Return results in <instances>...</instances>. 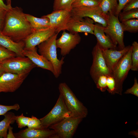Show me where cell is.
Segmentation results:
<instances>
[{"label": "cell", "mask_w": 138, "mask_h": 138, "mask_svg": "<svg viewBox=\"0 0 138 138\" xmlns=\"http://www.w3.org/2000/svg\"><path fill=\"white\" fill-rule=\"evenodd\" d=\"M99 2L100 3L102 0H98Z\"/></svg>", "instance_id": "43"}, {"label": "cell", "mask_w": 138, "mask_h": 138, "mask_svg": "<svg viewBox=\"0 0 138 138\" xmlns=\"http://www.w3.org/2000/svg\"><path fill=\"white\" fill-rule=\"evenodd\" d=\"M83 118L71 116L51 125L55 132V138H71Z\"/></svg>", "instance_id": "8"}, {"label": "cell", "mask_w": 138, "mask_h": 138, "mask_svg": "<svg viewBox=\"0 0 138 138\" xmlns=\"http://www.w3.org/2000/svg\"><path fill=\"white\" fill-rule=\"evenodd\" d=\"M4 116V119L0 122V138H6L8 128L15 121L16 116L13 112H8Z\"/></svg>", "instance_id": "22"}, {"label": "cell", "mask_w": 138, "mask_h": 138, "mask_svg": "<svg viewBox=\"0 0 138 138\" xmlns=\"http://www.w3.org/2000/svg\"><path fill=\"white\" fill-rule=\"evenodd\" d=\"M23 54L37 66L49 71L54 74V70L52 64L43 56L38 54L36 47L29 49L24 48Z\"/></svg>", "instance_id": "16"}, {"label": "cell", "mask_w": 138, "mask_h": 138, "mask_svg": "<svg viewBox=\"0 0 138 138\" xmlns=\"http://www.w3.org/2000/svg\"><path fill=\"white\" fill-rule=\"evenodd\" d=\"M131 46L125 47L123 49L118 50L116 49L101 50L102 55L106 64L112 72L122 57L128 52Z\"/></svg>", "instance_id": "17"}, {"label": "cell", "mask_w": 138, "mask_h": 138, "mask_svg": "<svg viewBox=\"0 0 138 138\" xmlns=\"http://www.w3.org/2000/svg\"><path fill=\"white\" fill-rule=\"evenodd\" d=\"M30 118L24 116L22 113L20 115L15 116V121L18 128L21 129L27 126Z\"/></svg>", "instance_id": "30"}, {"label": "cell", "mask_w": 138, "mask_h": 138, "mask_svg": "<svg viewBox=\"0 0 138 138\" xmlns=\"http://www.w3.org/2000/svg\"><path fill=\"white\" fill-rule=\"evenodd\" d=\"M28 75L5 72L0 77V92H13L20 86Z\"/></svg>", "instance_id": "12"}, {"label": "cell", "mask_w": 138, "mask_h": 138, "mask_svg": "<svg viewBox=\"0 0 138 138\" xmlns=\"http://www.w3.org/2000/svg\"><path fill=\"white\" fill-rule=\"evenodd\" d=\"M59 89L72 116L83 119L86 117L87 109L78 99L67 85L65 83H61L59 85Z\"/></svg>", "instance_id": "3"}, {"label": "cell", "mask_w": 138, "mask_h": 138, "mask_svg": "<svg viewBox=\"0 0 138 138\" xmlns=\"http://www.w3.org/2000/svg\"><path fill=\"white\" fill-rule=\"evenodd\" d=\"M138 8V0H130L125 5L122 9L125 12Z\"/></svg>", "instance_id": "36"}, {"label": "cell", "mask_w": 138, "mask_h": 138, "mask_svg": "<svg viewBox=\"0 0 138 138\" xmlns=\"http://www.w3.org/2000/svg\"><path fill=\"white\" fill-rule=\"evenodd\" d=\"M118 0H102L99 5L103 14L107 15L108 13L114 14L117 7Z\"/></svg>", "instance_id": "23"}, {"label": "cell", "mask_w": 138, "mask_h": 138, "mask_svg": "<svg viewBox=\"0 0 138 138\" xmlns=\"http://www.w3.org/2000/svg\"><path fill=\"white\" fill-rule=\"evenodd\" d=\"M81 39L78 33L72 34L63 31L61 36L56 40V46L60 49L61 55L64 56L80 43Z\"/></svg>", "instance_id": "13"}, {"label": "cell", "mask_w": 138, "mask_h": 138, "mask_svg": "<svg viewBox=\"0 0 138 138\" xmlns=\"http://www.w3.org/2000/svg\"><path fill=\"white\" fill-rule=\"evenodd\" d=\"M33 31L21 8L12 7L7 11L3 34L19 42L24 41Z\"/></svg>", "instance_id": "1"}, {"label": "cell", "mask_w": 138, "mask_h": 138, "mask_svg": "<svg viewBox=\"0 0 138 138\" xmlns=\"http://www.w3.org/2000/svg\"><path fill=\"white\" fill-rule=\"evenodd\" d=\"M94 21L88 17L79 20L72 17L68 24L67 30L72 34L84 32L93 34Z\"/></svg>", "instance_id": "15"}, {"label": "cell", "mask_w": 138, "mask_h": 138, "mask_svg": "<svg viewBox=\"0 0 138 138\" xmlns=\"http://www.w3.org/2000/svg\"><path fill=\"white\" fill-rule=\"evenodd\" d=\"M132 46L128 52L122 57L112 71V76L115 82V93L122 95L123 84L132 66Z\"/></svg>", "instance_id": "4"}, {"label": "cell", "mask_w": 138, "mask_h": 138, "mask_svg": "<svg viewBox=\"0 0 138 138\" xmlns=\"http://www.w3.org/2000/svg\"><path fill=\"white\" fill-rule=\"evenodd\" d=\"M25 15L34 31L50 27L49 19L47 17L42 16L39 18L29 14H25Z\"/></svg>", "instance_id": "21"}, {"label": "cell", "mask_w": 138, "mask_h": 138, "mask_svg": "<svg viewBox=\"0 0 138 138\" xmlns=\"http://www.w3.org/2000/svg\"><path fill=\"white\" fill-rule=\"evenodd\" d=\"M72 17L82 20L83 18H91L94 21L100 24L104 27L107 25V15L103 13L99 6L73 8L71 11Z\"/></svg>", "instance_id": "10"}, {"label": "cell", "mask_w": 138, "mask_h": 138, "mask_svg": "<svg viewBox=\"0 0 138 138\" xmlns=\"http://www.w3.org/2000/svg\"><path fill=\"white\" fill-rule=\"evenodd\" d=\"M107 25L103 27L104 32L110 38L114 45H118L119 50L125 47L123 41L124 32L122 25L118 17L113 13L107 14Z\"/></svg>", "instance_id": "7"}, {"label": "cell", "mask_w": 138, "mask_h": 138, "mask_svg": "<svg viewBox=\"0 0 138 138\" xmlns=\"http://www.w3.org/2000/svg\"><path fill=\"white\" fill-rule=\"evenodd\" d=\"M126 94H131L137 97H138V83L137 79L135 77L134 83L132 86L124 92Z\"/></svg>", "instance_id": "35"}, {"label": "cell", "mask_w": 138, "mask_h": 138, "mask_svg": "<svg viewBox=\"0 0 138 138\" xmlns=\"http://www.w3.org/2000/svg\"><path fill=\"white\" fill-rule=\"evenodd\" d=\"M5 72L28 75L37 66L28 57L16 56L7 59L0 63Z\"/></svg>", "instance_id": "5"}, {"label": "cell", "mask_w": 138, "mask_h": 138, "mask_svg": "<svg viewBox=\"0 0 138 138\" xmlns=\"http://www.w3.org/2000/svg\"><path fill=\"white\" fill-rule=\"evenodd\" d=\"M13 128L10 125L8 128V132L7 135V138H15L13 132Z\"/></svg>", "instance_id": "40"}, {"label": "cell", "mask_w": 138, "mask_h": 138, "mask_svg": "<svg viewBox=\"0 0 138 138\" xmlns=\"http://www.w3.org/2000/svg\"><path fill=\"white\" fill-rule=\"evenodd\" d=\"M98 0H75L72 4V8H77L99 6Z\"/></svg>", "instance_id": "26"}, {"label": "cell", "mask_w": 138, "mask_h": 138, "mask_svg": "<svg viewBox=\"0 0 138 138\" xmlns=\"http://www.w3.org/2000/svg\"><path fill=\"white\" fill-rule=\"evenodd\" d=\"M0 46L13 52L17 56L25 57L23 54L25 47L24 41L15 42L9 37L0 33Z\"/></svg>", "instance_id": "20"}, {"label": "cell", "mask_w": 138, "mask_h": 138, "mask_svg": "<svg viewBox=\"0 0 138 138\" xmlns=\"http://www.w3.org/2000/svg\"><path fill=\"white\" fill-rule=\"evenodd\" d=\"M55 33V30L50 27L34 31L24 41L25 48L29 49L36 47Z\"/></svg>", "instance_id": "14"}, {"label": "cell", "mask_w": 138, "mask_h": 138, "mask_svg": "<svg viewBox=\"0 0 138 138\" xmlns=\"http://www.w3.org/2000/svg\"><path fill=\"white\" fill-rule=\"evenodd\" d=\"M43 16L49 19L50 27L58 33L61 31L67 30L72 18L71 11L66 10H53L51 13Z\"/></svg>", "instance_id": "11"}, {"label": "cell", "mask_w": 138, "mask_h": 138, "mask_svg": "<svg viewBox=\"0 0 138 138\" xmlns=\"http://www.w3.org/2000/svg\"><path fill=\"white\" fill-rule=\"evenodd\" d=\"M107 76L102 75L98 78L95 83L97 87L101 91H105L107 89Z\"/></svg>", "instance_id": "31"}, {"label": "cell", "mask_w": 138, "mask_h": 138, "mask_svg": "<svg viewBox=\"0 0 138 138\" xmlns=\"http://www.w3.org/2000/svg\"><path fill=\"white\" fill-rule=\"evenodd\" d=\"M121 23L124 32L135 33L138 31V18L123 20Z\"/></svg>", "instance_id": "25"}, {"label": "cell", "mask_w": 138, "mask_h": 138, "mask_svg": "<svg viewBox=\"0 0 138 138\" xmlns=\"http://www.w3.org/2000/svg\"><path fill=\"white\" fill-rule=\"evenodd\" d=\"M7 11L0 9V33H2L3 28Z\"/></svg>", "instance_id": "38"}, {"label": "cell", "mask_w": 138, "mask_h": 138, "mask_svg": "<svg viewBox=\"0 0 138 138\" xmlns=\"http://www.w3.org/2000/svg\"><path fill=\"white\" fill-rule=\"evenodd\" d=\"M27 126L30 129H42L40 119L33 116L30 117Z\"/></svg>", "instance_id": "33"}, {"label": "cell", "mask_w": 138, "mask_h": 138, "mask_svg": "<svg viewBox=\"0 0 138 138\" xmlns=\"http://www.w3.org/2000/svg\"><path fill=\"white\" fill-rule=\"evenodd\" d=\"M132 51L131 58L132 66L131 69L133 71L138 70V43L136 41L133 42L132 44Z\"/></svg>", "instance_id": "27"}, {"label": "cell", "mask_w": 138, "mask_h": 138, "mask_svg": "<svg viewBox=\"0 0 138 138\" xmlns=\"http://www.w3.org/2000/svg\"><path fill=\"white\" fill-rule=\"evenodd\" d=\"M72 116L60 94L55 106L46 116L40 119L41 129L48 128L51 125L65 118Z\"/></svg>", "instance_id": "6"}, {"label": "cell", "mask_w": 138, "mask_h": 138, "mask_svg": "<svg viewBox=\"0 0 138 138\" xmlns=\"http://www.w3.org/2000/svg\"><path fill=\"white\" fill-rule=\"evenodd\" d=\"M17 56L13 52L0 46V63L7 59Z\"/></svg>", "instance_id": "29"}, {"label": "cell", "mask_w": 138, "mask_h": 138, "mask_svg": "<svg viewBox=\"0 0 138 138\" xmlns=\"http://www.w3.org/2000/svg\"><path fill=\"white\" fill-rule=\"evenodd\" d=\"M20 108L19 105L17 103L12 106H5L0 104V116L4 115L11 110L18 111Z\"/></svg>", "instance_id": "34"}, {"label": "cell", "mask_w": 138, "mask_h": 138, "mask_svg": "<svg viewBox=\"0 0 138 138\" xmlns=\"http://www.w3.org/2000/svg\"><path fill=\"white\" fill-rule=\"evenodd\" d=\"M92 54L93 61L90 74L95 83L100 76H112V72L107 67L102 55V50L97 43L94 47Z\"/></svg>", "instance_id": "9"}, {"label": "cell", "mask_w": 138, "mask_h": 138, "mask_svg": "<svg viewBox=\"0 0 138 138\" xmlns=\"http://www.w3.org/2000/svg\"><path fill=\"white\" fill-rule=\"evenodd\" d=\"M118 17L120 22L132 19L138 18V8L121 12L118 15Z\"/></svg>", "instance_id": "28"}, {"label": "cell", "mask_w": 138, "mask_h": 138, "mask_svg": "<svg viewBox=\"0 0 138 138\" xmlns=\"http://www.w3.org/2000/svg\"><path fill=\"white\" fill-rule=\"evenodd\" d=\"M4 71L0 65V77L4 73Z\"/></svg>", "instance_id": "41"}, {"label": "cell", "mask_w": 138, "mask_h": 138, "mask_svg": "<svg viewBox=\"0 0 138 138\" xmlns=\"http://www.w3.org/2000/svg\"><path fill=\"white\" fill-rule=\"evenodd\" d=\"M75 0H54L53 4L54 11L66 10L71 11L72 4Z\"/></svg>", "instance_id": "24"}, {"label": "cell", "mask_w": 138, "mask_h": 138, "mask_svg": "<svg viewBox=\"0 0 138 138\" xmlns=\"http://www.w3.org/2000/svg\"><path fill=\"white\" fill-rule=\"evenodd\" d=\"M7 5H11V0H6Z\"/></svg>", "instance_id": "42"}, {"label": "cell", "mask_w": 138, "mask_h": 138, "mask_svg": "<svg viewBox=\"0 0 138 138\" xmlns=\"http://www.w3.org/2000/svg\"><path fill=\"white\" fill-rule=\"evenodd\" d=\"M12 7L11 5H6L3 0H0V9L7 11Z\"/></svg>", "instance_id": "39"}, {"label": "cell", "mask_w": 138, "mask_h": 138, "mask_svg": "<svg viewBox=\"0 0 138 138\" xmlns=\"http://www.w3.org/2000/svg\"><path fill=\"white\" fill-rule=\"evenodd\" d=\"M106 90L112 95L115 94V82L114 77L112 76H107Z\"/></svg>", "instance_id": "32"}, {"label": "cell", "mask_w": 138, "mask_h": 138, "mask_svg": "<svg viewBox=\"0 0 138 138\" xmlns=\"http://www.w3.org/2000/svg\"><path fill=\"white\" fill-rule=\"evenodd\" d=\"M0 93H1V92H0Z\"/></svg>", "instance_id": "44"}, {"label": "cell", "mask_w": 138, "mask_h": 138, "mask_svg": "<svg viewBox=\"0 0 138 138\" xmlns=\"http://www.w3.org/2000/svg\"><path fill=\"white\" fill-rule=\"evenodd\" d=\"M93 34L96 38L97 43L101 49H116L115 45L110 37L105 34L103 27L99 24H94Z\"/></svg>", "instance_id": "19"}, {"label": "cell", "mask_w": 138, "mask_h": 138, "mask_svg": "<svg viewBox=\"0 0 138 138\" xmlns=\"http://www.w3.org/2000/svg\"><path fill=\"white\" fill-rule=\"evenodd\" d=\"M16 138H55V132L53 130L30 129L28 128L14 133Z\"/></svg>", "instance_id": "18"}, {"label": "cell", "mask_w": 138, "mask_h": 138, "mask_svg": "<svg viewBox=\"0 0 138 138\" xmlns=\"http://www.w3.org/2000/svg\"><path fill=\"white\" fill-rule=\"evenodd\" d=\"M58 33H55L48 39L39 44L38 51L42 55L51 62L53 66V74L56 78H58L62 73V67L64 63V57L60 60L57 57L56 41Z\"/></svg>", "instance_id": "2"}, {"label": "cell", "mask_w": 138, "mask_h": 138, "mask_svg": "<svg viewBox=\"0 0 138 138\" xmlns=\"http://www.w3.org/2000/svg\"><path fill=\"white\" fill-rule=\"evenodd\" d=\"M130 0H118L119 1L117 7L115 11L114 15L118 17V15L120 12H121L125 5Z\"/></svg>", "instance_id": "37"}]
</instances>
